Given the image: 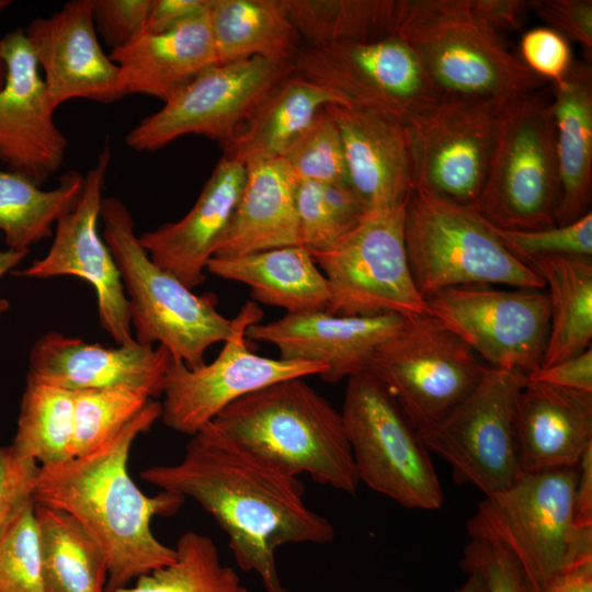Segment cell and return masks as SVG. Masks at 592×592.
I'll return each instance as SVG.
<instances>
[{"label": "cell", "instance_id": "obj_24", "mask_svg": "<svg viewBox=\"0 0 592 592\" xmlns=\"http://www.w3.org/2000/svg\"><path fill=\"white\" fill-rule=\"evenodd\" d=\"M244 180V163L224 155L184 217L138 236L150 259L189 288L200 286L230 224Z\"/></svg>", "mask_w": 592, "mask_h": 592}, {"label": "cell", "instance_id": "obj_34", "mask_svg": "<svg viewBox=\"0 0 592 592\" xmlns=\"http://www.w3.org/2000/svg\"><path fill=\"white\" fill-rule=\"evenodd\" d=\"M83 178L78 171H69L57 186L42 190L27 178L0 168V230L8 248L29 251L50 236L53 225L77 202Z\"/></svg>", "mask_w": 592, "mask_h": 592}, {"label": "cell", "instance_id": "obj_11", "mask_svg": "<svg viewBox=\"0 0 592 592\" xmlns=\"http://www.w3.org/2000/svg\"><path fill=\"white\" fill-rule=\"evenodd\" d=\"M406 205L369 210L328 250L312 253L328 281L327 312L338 316H425L405 241Z\"/></svg>", "mask_w": 592, "mask_h": 592}, {"label": "cell", "instance_id": "obj_40", "mask_svg": "<svg viewBox=\"0 0 592 592\" xmlns=\"http://www.w3.org/2000/svg\"><path fill=\"white\" fill-rule=\"evenodd\" d=\"M282 158L298 181L349 183L342 139L326 106Z\"/></svg>", "mask_w": 592, "mask_h": 592}, {"label": "cell", "instance_id": "obj_3", "mask_svg": "<svg viewBox=\"0 0 592 592\" xmlns=\"http://www.w3.org/2000/svg\"><path fill=\"white\" fill-rule=\"evenodd\" d=\"M206 428L288 475L349 494L361 483L341 412L304 378L241 397Z\"/></svg>", "mask_w": 592, "mask_h": 592}, {"label": "cell", "instance_id": "obj_27", "mask_svg": "<svg viewBox=\"0 0 592 592\" xmlns=\"http://www.w3.org/2000/svg\"><path fill=\"white\" fill-rule=\"evenodd\" d=\"M246 180L230 224L213 257L301 246L296 212L298 179L283 158L244 163Z\"/></svg>", "mask_w": 592, "mask_h": 592}, {"label": "cell", "instance_id": "obj_2", "mask_svg": "<svg viewBox=\"0 0 592 592\" xmlns=\"http://www.w3.org/2000/svg\"><path fill=\"white\" fill-rule=\"evenodd\" d=\"M160 414L161 403L151 399L96 449L39 468L34 502L67 512L95 539L107 565L105 592L127 588L175 558L174 548L152 533L151 521L178 513L185 498L167 491L147 496L128 470L133 443Z\"/></svg>", "mask_w": 592, "mask_h": 592}, {"label": "cell", "instance_id": "obj_1", "mask_svg": "<svg viewBox=\"0 0 592 592\" xmlns=\"http://www.w3.org/2000/svg\"><path fill=\"white\" fill-rule=\"evenodd\" d=\"M161 491L198 503L228 536L237 566L254 571L265 592H289L275 551L287 544H330L333 525L304 501V486L208 428L191 436L182 459L144 469Z\"/></svg>", "mask_w": 592, "mask_h": 592}, {"label": "cell", "instance_id": "obj_10", "mask_svg": "<svg viewBox=\"0 0 592 592\" xmlns=\"http://www.w3.org/2000/svg\"><path fill=\"white\" fill-rule=\"evenodd\" d=\"M293 68L348 105L392 117L411 129L442 103L415 53L396 33L371 42L304 44Z\"/></svg>", "mask_w": 592, "mask_h": 592}, {"label": "cell", "instance_id": "obj_36", "mask_svg": "<svg viewBox=\"0 0 592 592\" xmlns=\"http://www.w3.org/2000/svg\"><path fill=\"white\" fill-rule=\"evenodd\" d=\"M73 391L26 378L13 448L39 467L72 458Z\"/></svg>", "mask_w": 592, "mask_h": 592}, {"label": "cell", "instance_id": "obj_53", "mask_svg": "<svg viewBox=\"0 0 592 592\" xmlns=\"http://www.w3.org/2000/svg\"><path fill=\"white\" fill-rule=\"evenodd\" d=\"M29 253V251H18L13 249H0V278L14 269ZM8 299L0 297V317L9 309Z\"/></svg>", "mask_w": 592, "mask_h": 592}, {"label": "cell", "instance_id": "obj_6", "mask_svg": "<svg viewBox=\"0 0 592 592\" xmlns=\"http://www.w3.org/2000/svg\"><path fill=\"white\" fill-rule=\"evenodd\" d=\"M100 219L103 239L128 293L135 340L162 345L189 368L203 365L206 351L232 335L237 317H224L214 295L194 294L150 259L135 232L129 209L119 198L103 197Z\"/></svg>", "mask_w": 592, "mask_h": 592}, {"label": "cell", "instance_id": "obj_46", "mask_svg": "<svg viewBox=\"0 0 592 592\" xmlns=\"http://www.w3.org/2000/svg\"><path fill=\"white\" fill-rule=\"evenodd\" d=\"M151 0H92L96 31L112 49L144 32Z\"/></svg>", "mask_w": 592, "mask_h": 592}, {"label": "cell", "instance_id": "obj_19", "mask_svg": "<svg viewBox=\"0 0 592 592\" xmlns=\"http://www.w3.org/2000/svg\"><path fill=\"white\" fill-rule=\"evenodd\" d=\"M5 67L0 88V161L36 184L61 167L67 140L54 122L44 78L24 30L0 39Z\"/></svg>", "mask_w": 592, "mask_h": 592}, {"label": "cell", "instance_id": "obj_26", "mask_svg": "<svg viewBox=\"0 0 592 592\" xmlns=\"http://www.w3.org/2000/svg\"><path fill=\"white\" fill-rule=\"evenodd\" d=\"M110 58L119 68L125 94H147L166 102L218 64L208 11L164 32H143L112 49Z\"/></svg>", "mask_w": 592, "mask_h": 592}, {"label": "cell", "instance_id": "obj_48", "mask_svg": "<svg viewBox=\"0 0 592 592\" xmlns=\"http://www.w3.org/2000/svg\"><path fill=\"white\" fill-rule=\"evenodd\" d=\"M528 379L592 392V349L530 374Z\"/></svg>", "mask_w": 592, "mask_h": 592}, {"label": "cell", "instance_id": "obj_17", "mask_svg": "<svg viewBox=\"0 0 592 592\" xmlns=\"http://www.w3.org/2000/svg\"><path fill=\"white\" fill-rule=\"evenodd\" d=\"M110 162L111 151L106 146L95 166L84 175L77 202L57 221L47 254L15 275L29 278L71 275L87 281L96 293L102 328L117 345H122L135 341L128 299L115 260L98 230Z\"/></svg>", "mask_w": 592, "mask_h": 592}, {"label": "cell", "instance_id": "obj_5", "mask_svg": "<svg viewBox=\"0 0 592 592\" xmlns=\"http://www.w3.org/2000/svg\"><path fill=\"white\" fill-rule=\"evenodd\" d=\"M576 481L577 467L521 473L483 497L467 534L508 551L526 589L542 592L562 571L592 561V527L574 525Z\"/></svg>", "mask_w": 592, "mask_h": 592}, {"label": "cell", "instance_id": "obj_43", "mask_svg": "<svg viewBox=\"0 0 592 592\" xmlns=\"http://www.w3.org/2000/svg\"><path fill=\"white\" fill-rule=\"evenodd\" d=\"M464 572H477L485 592H525V581L514 558L498 545L470 538L459 560Z\"/></svg>", "mask_w": 592, "mask_h": 592}, {"label": "cell", "instance_id": "obj_37", "mask_svg": "<svg viewBox=\"0 0 592 592\" xmlns=\"http://www.w3.org/2000/svg\"><path fill=\"white\" fill-rule=\"evenodd\" d=\"M174 560L116 592H249L237 570L221 562L215 542L187 531L174 547Z\"/></svg>", "mask_w": 592, "mask_h": 592}, {"label": "cell", "instance_id": "obj_35", "mask_svg": "<svg viewBox=\"0 0 592 592\" xmlns=\"http://www.w3.org/2000/svg\"><path fill=\"white\" fill-rule=\"evenodd\" d=\"M305 44L371 42L395 33L396 0H278Z\"/></svg>", "mask_w": 592, "mask_h": 592}, {"label": "cell", "instance_id": "obj_30", "mask_svg": "<svg viewBox=\"0 0 592 592\" xmlns=\"http://www.w3.org/2000/svg\"><path fill=\"white\" fill-rule=\"evenodd\" d=\"M330 104L348 105L333 91L293 72L267 94L237 134L221 145L224 155L242 163L282 158L318 112Z\"/></svg>", "mask_w": 592, "mask_h": 592}, {"label": "cell", "instance_id": "obj_25", "mask_svg": "<svg viewBox=\"0 0 592 592\" xmlns=\"http://www.w3.org/2000/svg\"><path fill=\"white\" fill-rule=\"evenodd\" d=\"M521 473L577 467L592 446V392L526 379L514 412Z\"/></svg>", "mask_w": 592, "mask_h": 592}, {"label": "cell", "instance_id": "obj_7", "mask_svg": "<svg viewBox=\"0 0 592 592\" xmlns=\"http://www.w3.org/2000/svg\"><path fill=\"white\" fill-rule=\"evenodd\" d=\"M410 273L423 298L443 288L505 285L544 291V280L515 257L481 215L415 189L405 214Z\"/></svg>", "mask_w": 592, "mask_h": 592}, {"label": "cell", "instance_id": "obj_32", "mask_svg": "<svg viewBox=\"0 0 592 592\" xmlns=\"http://www.w3.org/2000/svg\"><path fill=\"white\" fill-rule=\"evenodd\" d=\"M545 282L550 310L542 367L591 346L592 258L549 255L525 261Z\"/></svg>", "mask_w": 592, "mask_h": 592}, {"label": "cell", "instance_id": "obj_51", "mask_svg": "<svg viewBox=\"0 0 592 592\" xmlns=\"http://www.w3.org/2000/svg\"><path fill=\"white\" fill-rule=\"evenodd\" d=\"M573 510L577 527H592V446L583 453L577 465Z\"/></svg>", "mask_w": 592, "mask_h": 592}, {"label": "cell", "instance_id": "obj_33", "mask_svg": "<svg viewBox=\"0 0 592 592\" xmlns=\"http://www.w3.org/2000/svg\"><path fill=\"white\" fill-rule=\"evenodd\" d=\"M45 592H105V556L67 512L34 502Z\"/></svg>", "mask_w": 592, "mask_h": 592}, {"label": "cell", "instance_id": "obj_41", "mask_svg": "<svg viewBox=\"0 0 592 592\" xmlns=\"http://www.w3.org/2000/svg\"><path fill=\"white\" fill-rule=\"evenodd\" d=\"M0 592H45L34 500L0 534Z\"/></svg>", "mask_w": 592, "mask_h": 592}, {"label": "cell", "instance_id": "obj_54", "mask_svg": "<svg viewBox=\"0 0 592 592\" xmlns=\"http://www.w3.org/2000/svg\"><path fill=\"white\" fill-rule=\"evenodd\" d=\"M466 581L453 592H485V583L482 578L474 571L466 572Z\"/></svg>", "mask_w": 592, "mask_h": 592}, {"label": "cell", "instance_id": "obj_45", "mask_svg": "<svg viewBox=\"0 0 592 592\" xmlns=\"http://www.w3.org/2000/svg\"><path fill=\"white\" fill-rule=\"evenodd\" d=\"M520 53L521 60L531 71L551 82L562 79L573 62L568 39L549 27L525 32Z\"/></svg>", "mask_w": 592, "mask_h": 592}, {"label": "cell", "instance_id": "obj_39", "mask_svg": "<svg viewBox=\"0 0 592 592\" xmlns=\"http://www.w3.org/2000/svg\"><path fill=\"white\" fill-rule=\"evenodd\" d=\"M151 400L127 387L73 391L72 457L88 454L115 436Z\"/></svg>", "mask_w": 592, "mask_h": 592}, {"label": "cell", "instance_id": "obj_22", "mask_svg": "<svg viewBox=\"0 0 592 592\" xmlns=\"http://www.w3.org/2000/svg\"><path fill=\"white\" fill-rule=\"evenodd\" d=\"M326 109L342 139L349 184L367 212L407 204L415 190L411 128L356 105Z\"/></svg>", "mask_w": 592, "mask_h": 592}, {"label": "cell", "instance_id": "obj_8", "mask_svg": "<svg viewBox=\"0 0 592 592\" xmlns=\"http://www.w3.org/2000/svg\"><path fill=\"white\" fill-rule=\"evenodd\" d=\"M559 195L551 102L535 91L499 114L477 210L500 229L538 230L556 225Z\"/></svg>", "mask_w": 592, "mask_h": 592}, {"label": "cell", "instance_id": "obj_28", "mask_svg": "<svg viewBox=\"0 0 592 592\" xmlns=\"http://www.w3.org/2000/svg\"><path fill=\"white\" fill-rule=\"evenodd\" d=\"M554 84L551 109L560 195L556 225H567L590 212L592 191V71L573 61Z\"/></svg>", "mask_w": 592, "mask_h": 592}, {"label": "cell", "instance_id": "obj_21", "mask_svg": "<svg viewBox=\"0 0 592 592\" xmlns=\"http://www.w3.org/2000/svg\"><path fill=\"white\" fill-rule=\"evenodd\" d=\"M399 315L338 316L326 310L285 314L255 322L247 339L274 345L280 358L326 367L321 379L334 384L365 371L371 358L408 322Z\"/></svg>", "mask_w": 592, "mask_h": 592}, {"label": "cell", "instance_id": "obj_14", "mask_svg": "<svg viewBox=\"0 0 592 592\" xmlns=\"http://www.w3.org/2000/svg\"><path fill=\"white\" fill-rule=\"evenodd\" d=\"M424 299L428 314L488 366L526 376L540 368L550 322L544 291L471 284L443 288Z\"/></svg>", "mask_w": 592, "mask_h": 592}, {"label": "cell", "instance_id": "obj_16", "mask_svg": "<svg viewBox=\"0 0 592 592\" xmlns=\"http://www.w3.org/2000/svg\"><path fill=\"white\" fill-rule=\"evenodd\" d=\"M262 316L257 304L242 306L235 332L208 364L189 368L171 357L160 402V419L167 428L191 437L250 392L280 380L325 374L326 367L317 363L271 358L250 351L246 330Z\"/></svg>", "mask_w": 592, "mask_h": 592}, {"label": "cell", "instance_id": "obj_13", "mask_svg": "<svg viewBox=\"0 0 592 592\" xmlns=\"http://www.w3.org/2000/svg\"><path fill=\"white\" fill-rule=\"evenodd\" d=\"M526 379L522 372L489 366L463 401L418 432L428 451L449 465L455 483L488 496L517 478L514 412Z\"/></svg>", "mask_w": 592, "mask_h": 592}, {"label": "cell", "instance_id": "obj_4", "mask_svg": "<svg viewBox=\"0 0 592 592\" xmlns=\"http://www.w3.org/2000/svg\"><path fill=\"white\" fill-rule=\"evenodd\" d=\"M395 33L415 53L442 102L501 112L545 81L509 50L470 0H398Z\"/></svg>", "mask_w": 592, "mask_h": 592}, {"label": "cell", "instance_id": "obj_42", "mask_svg": "<svg viewBox=\"0 0 592 592\" xmlns=\"http://www.w3.org/2000/svg\"><path fill=\"white\" fill-rule=\"evenodd\" d=\"M494 230L505 247L524 262L549 255L592 258L591 210L567 225L527 231L497 227Z\"/></svg>", "mask_w": 592, "mask_h": 592}, {"label": "cell", "instance_id": "obj_55", "mask_svg": "<svg viewBox=\"0 0 592 592\" xmlns=\"http://www.w3.org/2000/svg\"><path fill=\"white\" fill-rule=\"evenodd\" d=\"M4 76H5V67H4L1 53H0V88L3 84Z\"/></svg>", "mask_w": 592, "mask_h": 592}, {"label": "cell", "instance_id": "obj_29", "mask_svg": "<svg viewBox=\"0 0 592 592\" xmlns=\"http://www.w3.org/2000/svg\"><path fill=\"white\" fill-rule=\"evenodd\" d=\"M206 271L247 285L254 300L286 314L326 310L330 301L328 281L304 246L212 257Z\"/></svg>", "mask_w": 592, "mask_h": 592}, {"label": "cell", "instance_id": "obj_20", "mask_svg": "<svg viewBox=\"0 0 592 592\" xmlns=\"http://www.w3.org/2000/svg\"><path fill=\"white\" fill-rule=\"evenodd\" d=\"M55 109L71 99L113 103L125 94L118 66L100 46L92 0H72L24 30Z\"/></svg>", "mask_w": 592, "mask_h": 592}, {"label": "cell", "instance_id": "obj_52", "mask_svg": "<svg viewBox=\"0 0 592 592\" xmlns=\"http://www.w3.org/2000/svg\"><path fill=\"white\" fill-rule=\"evenodd\" d=\"M542 592H592V561L562 571Z\"/></svg>", "mask_w": 592, "mask_h": 592}, {"label": "cell", "instance_id": "obj_47", "mask_svg": "<svg viewBox=\"0 0 592 592\" xmlns=\"http://www.w3.org/2000/svg\"><path fill=\"white\" fill-rule=\"evenodd\" d=\"M530 11L551 30L567 39L592 50V1L591 0H532Z\"/></svg>", "mask_w": 592, "mask_h": 592}, {"label": "cell", "instance_id": "obj_12", "mask_svg": "<svg viewBox=\"0 0 592 592\" xmlns=\"http://www.w3.org/2000/svg\"><path fill=\"white\" fill-rule=\"evenodd\" d=\"M488 367L456 334L425 315L409 319L365 371L386 387L420 432L463 401Z\"/></svg>", "mask_w": 592, "mask_h": 592}, {"label": "cell", "instance_id": "obj_50", "mask_svg": "<svg viewBox=\"0 0 592 592\" xmlns=\"http://www.w3.org/2000/svg\"><path fill=\"white\" fill-rule=\"evenodd\" d=\"M470 3L475 13L500 34L520 30L530 11V1L525 0H470Z\"/></svg>", "mask_w": 592, "mask_h": 592}, {"label": "cell", "instance_id": "obj_56", "mask_svg": "<svg viewBox=\"0 0 592 592\" xmlns=\"http://www.w3.org/2000/svg\"><path fill=\"white\" fill-rule=\"evenodd\" d=\"M11 4L10 0H0V14Z\"/></svg>", "mask_w": 592, "mask_h": 592}, {"label": "cell", "instance_id": "obj_23", "mask_svg": "<svg viewBox=\"0 0 592 592\" xmlns=\"http://www.w3.org/2000/svg\"><path fill=\"white\" fill-rule=\"evenodd\" d=\"M170 361L162 345L106 348L52 331L32 346L27 378L71 391L127 387L152 398L162 394Z\"/></svg>", "mask_w": 592, "mask_h": 592}, {"label": "cell", "instance_id": "obj_31", "mask_svg": "<svg viewBox=\"0 0 592 592\" xmlns=\"http://www.w3.org/2000/svg\"><path fill=\"white\" fill-rule=\"evenodd\" d=\"M208 19L218 64L261 57L293 65L305 44L278 0H213Z\"/></svg>", "mask_w": 592, "mask_h": 592}, {"label": "cell", "instance_id": "obj_18", "mask_svg": "<svg viewBox=\"0 0 592 592\" xmlns=\"http://www.w3.org/2000/svg\"><path fill=\"white\" fill-rule=\"evenodd\" d=\"M500 113L487 104L442 102L411 129L415 189L477 210Z\"/></svg>", "mask_w": 592, "mask_h": 592}, {"label": "cell", "instance_id": "obj_38", "mask_svg": "<svg viewBox=\"0 0 592 592\" xmlns=\"http://www.w3.org/2000/svg\"><path fill=\"white\" fill-rule=\"evenodd\" d=\"M296 212L300 243L311 253L328 250L368 213L346 182L298 181Z\"/></svg>", "mask_w": 592, "mask_h": 592}, {"label": "cell", "instance_id": "obj_44", "mask_svg": "<svg viewBox=\"0 0 592 592\" xmlns=\"http://www.w3.org/2000/svg\"><path fill=\"white\" fill-rule=\"evenodd\" d=\"M39 465L20 455L12 445L0 446V534L33 501Z\"/></svg>", "mask_w": 592, "mask_h": 592}, {"label": "cell", "instance_id": "obj_9", "mask_svg": "<svg viewBox=\"0 0 592 592\" xmlns=\"http://www.w3.org/2000/svg\"><path fill=\"white\" fill-rule=\"evenodd\" d=\"M340 412L360 482L406 509L442 506L431 453L375 376L362 371L346 379Z\"/></svg>", "mask_w": 592, "mask_h": 592}, {"label": "cell", "instance_id": "obj_15", "mask_svg": "<svg viewBox=\"0 0 592 592\" xmlns=\"http://www.w3.org/2000/svg\"><path fill=\"white\" fill-rule=\"evenodd\" d=\"M293 72V65L274 64L261 57L215 64L130 129L126 144L137 151H152L192 134L223 145Z\"/></svg>", "mask_w": 592, "mask_h": 592}, {"label": "cell", "instance_id": "obj_49", "mask_svg": "<svg viewBox=\"0 0 592 592\" xmlns=\"http://www.w3.org/2000/svg\"><path fill=\"white\" fill-rule=\"evenodd\" d=\"M213 0H151L144 32L171 30L208 11Z\"/></svg>", "mask_w": 592, "mask_h": 592}]
</instances>
